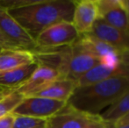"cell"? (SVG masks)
Returning a JSON list of instances; mask_svg holds the SVG:
<instances>
[{
    "instance_id": "obj_9",
    "label": "cell",
    "mask_w": 129,
    "mask_h": 128,
    "mask_svg": "<svg viewBox=\"0 0 129 128\" xmlns=\"http://www.w3.org/2000/svg\"><path fill=\"white\" fill-rule=\"evenodd\" d=\"M90 34L121 53H129V32L112 27L100 18L97 19Z\"/></svg>"
},
{
    "instance_id": "obj_1",
    "label": "cell",
    "mask_w": 129,
    "mask_h": 128,
    "mask_svg": "<svg viewBox=\"0 0 129 128\" xmlns=\"http://www.w3.org/2000/svg\"><path fill=\"white\" fill-rule=\"evenodd\" d=\"M75 1L37 0L24 8L10 11L12 16L35 39L48 27L60 22H71Z\"/></svg>"
},
{
    "instance_id": "obj_23",
    "label": "cell",
    "mask_w": 129,
    "mask_h": 128,
    "mask_svg": "<svg viewBox=\"0 0 129 128\" xmlns=\"http://www.w3.org/2000/svg\"><path fill=\"white\" fill-rule=\"evenodd\" d=\"M14 90L12 89H8V88H4V87H0V100L2 98H4L6 95H8L10 92H12Z\"/></svg>"
},
{
    "instance_id": "obj_7",
    "label": "cell",
    "mask_w": 129,
    "mask_h": 128,
    "mask_svg": "<svg viewBox=\"0 0 129 128\" xmlns=\"http://www.w3.org/2000/svg\"><path fill=\"white\" fill-rule=\"evenodd\" d=\"M0 30L18 48L34 52L38 48L35 39L14 19L9 11L0 6Z\"/></svg>"
},
{
    "instance_id": "obj_22",
    "label": "cell",
    "mask_w": 129,
    "mask_h": 128,
    "mask_svg": "<svg viewBox=\"0 0 129 128\" xmlns=\"http://www.w3.org/2000/svg\"><path fill=\"white\" fill-rule=\"evenodd\" d=\"M111 123H112L114 125H123L129 124V111L119 118H118L117 120H115L114 122H111Z\"/></svg>"
},
{
    "instance_id": "obj_19",
    "label": "cell",
    "mask_w": 129,
    "mask_h": 128,
    "mask_svg": "<svg viewBox=\"0 0 129 128\" xmlns=\"http://www.w3.org/2000/svg\"><path fill=\"white\" fill-rule=\"evenodd\" d=\"M120 4V0H97L99 17Z\"/></svg>"
},
{
    "instance_id": "obj_10",
    "label": "cell",
    "mask_w": 129,
    "mask_h": 128,
    "mask_svg": "<svg viewBox=\"0 0 129 128\" xmlns=\"http://www.w3.org/2000/svg\"><path fill=\"white\" fill-rule=\"evenodd\" d=\"M113 77H129V53L126 54L120 64L116 68H110L99 63L77 81V87L97 83Z\"/></svg>"
},
{
    "instance_id": "obj_5",
    "label": "cell",
    "mask_w": 129,
    "mask_h": 128,
    "mask_svg": "<svg viewBox=\"0 0 129 128\" xmlns=\"http://www.w3.org/2000/svg\"><path fill=\"white\" fill-rule=\"evenodd\" d=\"M80 34L71 22L54 24L38 34L35 38L38 48L51 49L68 47L79 39Z\"/></svg>"
},
{
    "instance_id": "obj_4",
    "label": "cell",
    "mask_w": 129,
    "mask_h": 128,
    "mask_svg": "<svg viewBox=\"0 0 129 128\" xmlns=\"http://www.w3.org/2000/svg\"><path fill=\"white\" fill-rule=\"evenodd\" d=\"M101 115H95L79 110L70 103L47 119L46 128H86L102 121Z\"/></svg>"
},
{
    "instance_id": "obj_12",
    "label": "cell",
    "mask_w": 129,
    "mask_h": 128,
    "mask_svg": "<svg viewBox=\"0 0 129 128\" xmlns=\"http://www.w3.org/2000/svg\"><path fill=\"white\" fill-rule=\"evenodd\" d=\"M35 62L33 52L22 48H5L0 50V72L13 69Z\"/></svg>"
},
{
    "instance_id": "obj_11",
    "label": "cell",
    "mask_w": 129,
    "mask_h": 128,
    "mask_svg": "<svg viewBox=\"0 0 129 128\" xmlns=\"http://www.w3.org/2000/svg\"><path fill=\"white\" fill-rule=\"evenodd\" d=\"M99 18L97 0L75 1V9L71 23L80 35L90 33Z\"/></svg>"
},
{
    "instance_id": "obj_15",
    "label": "cell",
    "mask_w": 129,
    "mask_h": 128,
    "mask_svg": "<svg viewBox=\"0 0 129 128\" xmlns=\"http://www.w3.org/2000/svg\"><path fill=\"white\" fill-rule=\"evenodd\" d=\"M99 18L112 27L129 32V16L121 5V0L119 5L113 7Z\"/></svg>"
},
{
    "instance_id": "obj_8",
    "label": "cell",
    "mask_w": 129,
    "mask_h": 128,
    "mask_svg": "<svg viewBox=\"0 0 129 128\" xmlns=\"http://www.w3.org/2000/svg\"><path fill=\"white\" fill-rule=\"evenodd\" d=\"M60 78H65L57 69L46 65L38 64V67L31 76L19 85L15 91H19L24 97L34 96L46 88L52 82Z\"/></svg>"
},
{
    "instance_id": "obj_20",
    "label": "cell",
    "mask_w": 129,
    "mask_h": 128,
    "mask_svg": "<svg viewBox=\"0 0 129 128\" xmlns=\"http://www.w3.org/2000/svg\"><path fill=\"white\" fill-rule=\"evenodd\" d=\"M14 120H15V115L13 112L5 115L0 118V128H12Z\"/></svg>"
},
{
    "instance_id": "obj_24",
    "label": "cell",
    "mask_w": 129,
    "mask_h": 128,
    "mask_svg": "<svg viewBox=\"0 0 129 128\" xmlns=\"http://www.w3.org/2000/svg\"><path fill=\"white\" fill-rule=\"evenodd\" d=\"M86 128H105V122L102 120V121L97 122V123H93Z\"/></svg>"
},
{
    "instance_id": "obj_25",
    "label": "cell",
    "mask_w": 129,
    "mask_h": 128,
    "mask_svg": "<svg viewBox=\"0 0 129 128\" xmlns=\"http://www.w3.org/2000/svg\"><path fill=\"white\" fill-rule=\"evenodd\" d=\"M105 128H129V124L123 125H114L111 122H105Z\"/></svg>"
},
{
    "instance_id": "obj_17",
    "label": "cell",
    "mask_w": 129,
    "mask_h": 128,
    "mask_svg": "<svg viewBox=\"0 0 129 128\" xmlns=\"http://www.w3.org/2000/svg\"><path fill=\"white\" fill-rule=\"evenodd\" d=\"M24 98L25 97L15 90L2 98L0 100V118L13 112V111Z\"/></svg>"
},
{
    "instance_id": "obj_2",
    "label": "cell",
    "mask_w": 129,
    "mask_h": 128,
    "mask_svg": "<svg viewBox=\"0 0 129 128\" xmlns=\"http://www.w3.org/2000/svg\"><path fill=\"white\" fill-rule=\"evenodd\" d=\"M129 89V77H113L97 83L77 87L68 101L79 110L91 114L111 106Z\"/></svg>"
},
{
    "instance_id": "obj_21",
    "label": "cell",
    "mask_w": 129,
    "mask_h": 128,
    "mask_svg": "<svg viewBox=\"0 0 129 128\" xmlns=\"http://www.w3.org/2000/svg\"><path fill=\"white\" fill-rule=\"evenodd\" d=\"M5 48H19L13 44L0 30V50Z\"/></svg>"
},
{
    "instance_id": "obj_14",
    "label": "cell",
    "mask_w": 129,
    "mask_h": 128,
    "mask_svg": "<svg viewBox=\"0 0 129 128\" xmlns=\"http://www.w3.org/2000/svg\"><path fill=\"white\" fill-rule=\"evenodd\" d=\"M37 67L38 64L34 62L17 68L0 72V87L16 90L31 76Z\"/></svg>"
},
{
    "instance_id": "obj_26",
    "label": "cell",
    "mask_w": 129,
    "mask_h": 128,
    "mask_svg": "<svg viewBox=\"0 0 129 128\" xmlns=\"http://www.w3.org/2000/svg\"><path fill=\"white\" fill-rule=\"evenodd\" d=\"M121 5L129 16V0H121Z\"/></svg>"
},
{
    "instance_id": "obj_3",
    "label": "cell",
    "mask_w": 129,
    "mask_h": 128,
    "mask_svg": "<svg viewBox=\"0 0 129 128\" xmlns=\"http://www.w3.org/2000/svg\"><path fill=\"white\" fill-rule=\"evenodd\" d=\"M99 63V59L85 50L77 40L66 48L62 74L66 78L77 81Z\"/></svg>"
},
{
    "instance_id": "obj_13",
    "label": "cell",
    "mask_w": 129,
    "mask_h": 128,
    "mask_svg": "<svg viewBox=\"0 0 129 128\" xmlns=\"http://www.w3.org/2000/svg\"><path fill=\"white\" fill-rule=\"evenodd\" d=\"M77 87V81L70 78H60L52 82L46 88L41 90L34 96L68 102L72 97Z\"/></svg>"
},
{
    "instance_id": "obj_6",
    "label": "cell",
    "mask_w": 129,
    "mask_h": 128,
    "mask_svg": "<svg viewBox=\"0 0 129 128\" xmlns=\"http://www.w3.org/2000/svg\"><path fill=\"white\" fill-rule=\"evenodd\" d=\"M67 103L42 97H25L22 102L13 111V113L16 115L48 119L62 109Z\"/></svg>"
},
{
    "instance_id": "obj_16",
    "label": "cell",
    "mask_w": 129,
    "mask_h": 128,
    "mask_svg": "<svg viewBox=\"0 0 129 128\" xmlns=\"http://www.w3.org/2000/svg\"><path fill=\"white\" fill-rule=\"evenodd\" d=\"M129 111V89L101 114L105 122H114Z\"/></svg>"
},
{
    "instance_id": "obj_18",
    "label": "cell",
    "mask_w": 129,
    "mask_h": 128,
    "mask_svg": "<svg viewBox=\"0 0 129 128\" xmlns=\"http://www.w3.org/2000/svg\"><path fill=\"white\" fill-rule=\"evenodd\" d=\"M14 115L15 120L12 128H46L47 119L23 115Z\"/></svg>"
}]
</instances>
